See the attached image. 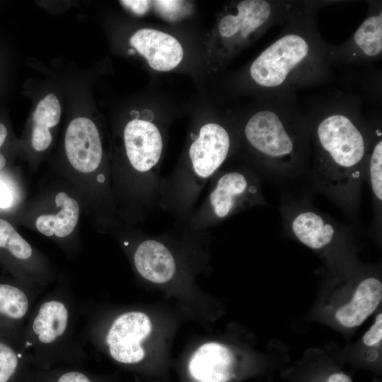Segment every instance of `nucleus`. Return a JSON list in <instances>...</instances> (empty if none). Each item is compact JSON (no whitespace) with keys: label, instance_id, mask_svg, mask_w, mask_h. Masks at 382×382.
<instances>
[{"label":"nucleus","instance_id":"f257e3e1","mask_svg":"<svg viewBox=\"0 0 382 382\" xmlns=\"http://www.w3.org/2000/svg\"><path fill=\"white\" fill-rule=\"evenodd\" d=\"M311 11L299 8L279 37L250 66L253 81L270 96L289 95L328 76L329 46L319 35Z\"/></svg>","mask_w":382,"mask_h":382},{"label":"nucleus","instance_id":"f03ea898","mask_svg":"<svg viewBox=\"0 0 382 382\" xmlns=\"http://www.w3.org/2000/svg\"><path fill=\"white\" fill-rule=\"evenodd\" d=\"M309 123L323 183L343 197L355 193L366 173L373 140L364 122L354 108L334 103Z\"/></svg>","mask_w":382,"mask_h":382},{"label":"nucleus","instance_id":"7ed1b4c3","mask_svg":"<svg viewBox=\"0 0 382 382\" xmlns=\"http://www.w3.org/2000/svg\"><path fill=\"white\" fill-rule=\"evenodd\" d=\"M289 95L270 96V105L247 121L244 134L251 147L270 166L288 168L305 152L306 121L289 106Z\"/></svg>","mask_w":382,"mask_h":382},{"label":"nucleus","instance_id":"20e7f679","mask_svg":"<svg viewBox=\"0 0 382 382\" xmlns=\"http://www.w3.org/2000/svg\"><path fill=\"white\" fill-rule=\"evenodd\" d=\"M64 151V165L55 175L77 192L86 213H97L104 197L105 175L102 141L95 122L86 117L71 120L65 131Z\"/></svg>","mask_w":382,"mask_h":382},{"label":"nucleus","instance_id":"39448f33","mask_svg":"<svg viewBox=\"0 0 382 382\" xmlns=\"http://www.w3.org/2000/svg\"><path fill=\"white\" fill-rule=\"evenodd\" d=\"M83 212L85 209L79 195L56 175L54 182L25 204L22 221L31 230L68 250L76 243Z\"/></svg>","mask_w":382,"mask_h":382},{"label":"nucleus","instance_id":"423d86ee","mask_svg":"<svg viewBox=\"0 0 382 382\" xmlns=\"http://www.w3.org/2000/svg\"><path fill=\"white\" fill-rule=\"evenodd\" d=\"M291 4L279 1L243 0L237 12L224 16L219 23L221 37L233 45L243 43L280 22L288 21L297 11Z\"/></svg>","mask_w":382,"mask_h":382},{"label":"nucleus","instance_id":"0eeeda50","mask_svg":"<svg viewBox=\"0 0 382 382\" xmlns=\"http://www.w3.org/2000/svg\"><path fill=\"white\" fill-rule=\"evenodd\" d=\"M71 324V311L59 299L42 302L22 332L25 351L31 349V361L35 369L43 366L47 350L54 349L65 337Z\"/></svg>","mask_w":382,"mask_h":382},{"label":"nucleus","instance_id":"6e6552de","mask_svg":"<svg viewBox=\"0 0 382 382\" xmlns=\"http://www.w3.org/2000/svg\"><path fill=\"white\" fill-rule=\"evenodd\" d=\"M0 258L24 284H43L52 277L48 260L7 220L0 217Z\"/></svg>","mask_w":382,"mask_h":382},{"label":"nucleus","instance_id":"1a4fd4ad","mask_svg":"<svg viewBox=\"0 0 382 382\" xmlns=\"http://www.w3.org/2000/svg\"><path fill=\"white\" fill-rule=\"evenodd\" d=\"M151 330L150 318L144 313L129 311L117 316L105 338L110 356L123 364L141 361L145 357L141 343Z\"/></svg>","mask_w":382,"mask_h":382},{"label":"nucleus","instance_id":"9d476101","mask_svg":"<svg viewBox=\"0 0 382 382\" xmlns=\"http://www.w3.org/2000/svg\"><path fill=\"white\" fill-rule=\"evenodd\" d=\"M382 54V9L374 2L368 15L351 37L339 47H329L330 61L349 63L369 62Z\"/></svg>","mask_w":382,"mask_h":382},{"label":"nucleus","instance_id":"9b49d317","mask_svg":"<svg viewBox=\"0 0 382 382\" xmlns=\"http://www.w3.org/2000/svg\"><path fill=\"white\" fill-rule=\"evenodd\" d=\"M123 139L128 162L137 172H147L159 161L162 137L152 122L138 117L132 119L124 129Z\"/></svg>","mask_w":382,"mask_h":382},{"label":"nucleus","instance_id":"f8f14e48","mask_svg":"<svg viewBox=\"0 0 382 382\" xmlns=\"http://www.w3.org/2000/svg\"><path fill=\"white\" fill-rule=\"evenodd\" d=\"M230 147L231 138L224 127L216 123L203 125L189 150L195 174L203 178L212 175L226 158Z\"/></svg>","mask_w":382,"mask_h":382},{"label":"nucleus","instance_id":"ddd939ff","mask_svg":"<svg viewBox=\"0 0 382 382\" xmlns=\"http://www.w3.org/2000/svg\"><path fill=\"white\" fill-rule=\"evenodd\" d=\"M129 43L156 71H170L175 68L183 57V49L179 41L160 30H139L130 37Z\"/></svg>","mask_w":382,"mask_h":382},{"label":"nucleus","instance_id":"4468645a","mask_svg":"<svg viewBox=\"0 0 382 382\" xmlns=\"http://www.w3.org/2000/svg\"><path fill=\"white\" fill-rule=\"evenodd\" d=\"M233 364V356L227 347L209 342L193 353L188 370L196 382H228L232 376Z\"/></svg>","mask_w":382,"mask_h":382},{"label":"nucleus","instance_id":"2eb2a0df","mask_svg":"<svg viewBox=\"0 0 382 382\" xmlns=\"http://www.w3.org/2000/svg\"><path fill=\"white\" fill-rule=\"evenodd\" d=\"M24 284L0 279V333L22 339L21 328L29 316L30 298Z\"/></svg>","mask_w":382,"mask_h":382},{"label":"nucleus","instance_id":"dca6fc26","mask_svg":"<svg viewBox=\"0 0 382 382\" xmlns=\"http://www.w3.org/2000/svg\"><path fill=\"white\" fill-rule=\"evenodd\" d=\"M381 299V281L367 277L359 284L351 301L336 311L335 318L346 328L359 326L375 311Z\"/></svg>","mask_w":382,"mask_h":382},{"label":"nucleus","instance_id":"f3484780","mask_svg":"<svg viewBox=\"0 0 382 382\" xmlns=\"http://www.w3.org/2000/svg\"><path fill=\"white\" fill-rule=\"evenodd\" d=\"M134 263L139 274L154 283L168 282L175 272L172 254L163 243L154 240L144 241L138 245Z\"/></svg>","mask_w":382,"mask_h":382},{"label":"nucleus","instance_id":"a211bd4d","mask_svg":"<svg viewBox=\"0 0 382 382\" xmlns=\"http://www.w3.org/2000/svg\"><path fill=\"white\" fill-rule=\"evenodd\" d=\"M252 190L249 180L239 172H229L218 180L209 195V202L214 215L222 219L229 215L238 202Z\"/></svg>","mask_w":382,"mask_h":382},{"label":"nucleus","instance_id":"6ab92c4d","mask_svg":"<svg viewBox=\"0 0 382 382\" xmlns=\"http://www.w3.org/2000/svg\"><path fill=\"white\" fill-rule=\"evenodd\" d=\"M291 229L301 243L313 250L328 245L337 231L328 219L310 210L301 211L296 214L291 221Z\"/></svg>","mask_w":382,"mask_h":382},{"label":"nucleus","instance_id":"aec40b11","mask_svg":"<svg viewBox=\"0 0 382 382\" xmlns=\"http://www.w3.org/2000/svg\"><path fill=\"white\" fill-rule=\"evenodd\" d=\"M33 369L21 340L0 333V382H30Z\"/></svg>","mask_w":382,"mask_h":382},{"label":"nucleus","instance_id":"412c9836","mask_svg":"<svg viewBox=\"0 0 382 382\" xmlns=\"http://www.w3.org/2000/svg\"><path fill=\"white\" fill-rule=\"evenodd\" d=\"M61 105L54 93L46 95L37 103L33 115L30 146L36 153H42L51 146L53 137L51 129L59 123Z\"/></svg>","mask_w":382,"mask_h":382},{"label":"nucleus","instance_id":"4be33fe9","mask_svg":"<svg viewBox=\"0 0 382 382\" xmlns=\"http://www.w3.org/2000/svg\"><path fill=\"white\" fill-rule=\"evenodd\" d=\"M366 161V171L371 188L378 202L382 201V140L381 132L376 130Z\"/></svg>","mask_w":382,"mask_h":382},{"label":"nucleus","instance_id":"5701e85b","mask_svg":"<svg viewBox=\"0 0 382 382\" xmlns=\"http://www.w3.org/2000/svg\"><path fill=\"white\" fill-rule=\"evenodd\" d=\"M30 382H98L89 374L76 368H50L33 370Z\"/></svg>","mask_w":382,"mask_h":382},{"label":"nucleus","instance_id":"b1692460","mask_svg":"<svg viewBox=\"0 0 382 382\" xmlns=\"http://www.w3.org/2000/svg\"><path fill=\"white\" fill-rule=\"evenodd\" d=\"M21 192L8 181L0 177V209L13 208L20 204Z\"/></svg>","mask_w":382,"mask_h":382},{"label":"nucleus","instance_id":"393cba45","mask_svg":"<svg viewBox=\"0 0 382 382\" xmlns=\"http://www.w3.org/2000/svg\"><path fill=\"white\" fill-rule=\"evenodd\" d=\"M382 340V314L379 313L371 328L363 336V342L366 346L373 347Z\"/></svg>","mask_w":382,"mask_h":382},{"label":"nucleus","instance_id":"a878e982","mask_svg":"<svg viewBox=\"0 0 382 382\" xmlns=\"http://www.w3.org/2000/svg\"><path fill=\"white\" fill-rule=\"evenodd\" d=\"M156 8L167 18H173L178 15L181 10L183 1H156Z\"/></svg>","mask_w":382,"mask_h":382},{"label":"nucleus","instance_id":"bb28decb","mask_svg":"<svg viewBox=\"0 0 382 382\" xmlns=\"http://www.w3.org/2000/svg\"><path fill=\"white\" fill-rule=\"evenodd\" d=\"M122 5L137 15H143L149 9V1H121Z\"/></svg>","mask_w":382,"mask_h":382},{"label":"nucleus","instance_id":"cd10ccee","mask_svg":"<svg viewBox=\"0 0 382 382\" xmlns=\"http://www.w3.org/2000/svg\"><path fill=\"white\" fill-rule=\"evenodd\" d=\"M8 137L7 127L0 122V171L2 170L6 166L7 160L5 156L1 151V149L4 144Z\"/></svg>","mask_w":382,"mask_h":382},{"label":"nucleus","instance_id":"c85d7f7f","mask_svg":"<svg viewBox=\"0 0 382 382\" xmlns=\"http://www.w3.org/2000/svg\"><path fill=\"white\" fill-rule=\"evenodd\" d=\"M327 382H352L351 378L343 373H335L331 374Z\"/></svg>","mask_w":382,"mask_h":382}]
</instances>
